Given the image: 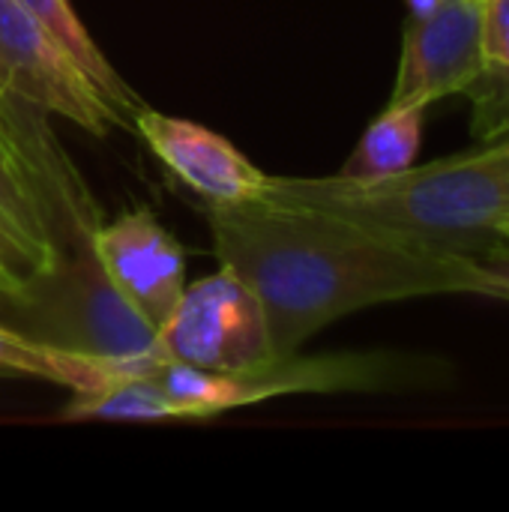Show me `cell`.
Instances as JSON below:
<instances>
[{"label":"cell","mask_w":509,"mask_h":512,"mask_svg":"<svg viewBox=\"0 0 509 512\" xmlns=\"http://www.w3.org/2000/svg\"><path fill=\"white\" fill-rule=\"evenodd\" d=\"M219 267L258 297L273 357L333 321L396 300L480 294L498 300V270L465 252L387 237L336 216L276 204H207Z\"/></svg>","instance_id":"cell-1"},{"label":"cell","mask_w":509,"mask_h":512,"mask_svg":"<svg viewBox=\"0 0 509 512\" xmlns=\"http://www.w3.org/2000/svg\"><path fill=\"white\" fill-rule=\"evenodd\" d=\"M261 201L489 258L498 246H509V138L375 180L270 177Z\"/></svg>","instance_id":"cell-2"},{"label":"cell","mask_w":509,"mask_h":512,"mask_svg":"<svg viewBox=\"0 0 509 512\" xmlns=\"http://www.w3.org/2000/svg\"><path fill=\"white\" fill-rule=\"evenodd\" d=\"M147 375L165 396L171 420H210L255 402L294 393H429L456 384L459 369L438 354L342 351L288 354L246 372H204L159 363Z\"/></svg>","instance_id":"cell-3"},{"label":"cell","mask_w":509,"mask_h":512,"mask_svg":"<svg viewBox=\"0 0 509 512\" xmlns=\"http://www.w3.org/2000/svg\"><path fill=\"white\" fill-rule=\"evenodd\" d=\"M0 204L21 231L33 273L54 270L105 222L99 201L48 123L0 81ZM33 276V279H36Z\"/></svg>","instance_id":"cell-4"},{"label":"cell","mask_w":509,"mask_h":512,"mask_svg":"<svg viewBox=\"0 0 509 512\" xmlns=\"http://www.w3.org/2000/svg\"><path fill=\"white\" fill-rule=\"evenodd\" d=\"M15 333L45 348L93 360L150 357L159 327L147 321L105 276L90 246L72 249L54 270L6 300Z\"/></svg>","instance_id":"cell-5"},{"label":"cell","mask_w":509,"mask_h":512,"mask_svg":"<svg viewBox=\"0 0 509 512\" xmlns=\"http://www.w3.org/2000/svg\"><path fill=\"white\" fill-rule=\"evenodd\" d=\"M150 360L153 366L180 363L204 372H246L273 360L255 291L225 267L186 285L156 333Z\"/></svg>","instance_id":"cell-6"},{"label":"cell","mask_w":509,"mask_h":512,"mask_svg":"<svg viewBox=\"0 0 509 512\" xmlns=\"http://www.w3.org/2000/svg\"><path fill=\"white\" fill-rule=\"evenodd\" d=\"M0 81L45 114L96 138L114 129L132 132V120L105 99L78 60L18 0H0Z\"/></svg>","instance_id":"cell-7"},{"label":"cell","mask_w":509,"mask_h":512,"mask_svg":"<svg viewBox=\"0 0 509 512\" xmlns=\"http://www.w3.org/2000/svg\"><path fill=\"white\" fill-rule=\"evenodd\" d=\"M486 69L483 0H438L426 15L408 18L405 24L387 105L429 108L465 93Z\"/></svg>","instance_id":"cell-8"},{"label":"cell","mask_w":509,"mask_h":512,"mask_svg":"<svg viewBox=\"0 0 509 512\" xmlns=\"http://www.w3.org/2000/svg\"><path fill=\"white\" fill-rule=\"evenodd\" d=\"M87 246L114 288L162 327L186 288V252L177 237L147 207H135L102 222Z\"/></svg>","instance_id":"cell-9"},{"label":"cell","mask_w":509,"mask_h":512,"mask_svg":"<svg viewBox=\"0 0 509 512\" xmlns=\"http://www.w3.org/2000/svg\"><path fill=\"white\" fill-rule=\"evenodd\" d=\"M132 132L207 204H258L267 192L270 177L225 135L195 120L162 114L144 102L132 120Z\"/></svg>","instance_id":"cell-10"},{"label":"cell","mask_w":509,"mask_h":512,"mask_svg":"<svg viewBox=\"0 0 509 512\" xmlns=\"http://www.w3.org/2000/svg\"><path fill=\"white\" fill-rule=\"evenodd\" d=\"M93 78V84L105 93V99L129 120H135L138 108L144 105L141 96L123 81V75L111 66L105 51L96 45L90 30L84 27L81 15L75 12L72 0H18Z\"/></svg>","instance_id":"cell-11"},{"label":"cell","mask_w":509,"mask_h":512,"mask_svg":"<svg viewBox=\"0 0 509 512\" xmlns=\"http://www.w3.org/2000/svg\"><path fill=\"white\" fill-rule=\"evenodd\" d=\"M426 108H399L384 105V111L369 123L345 165L336 177L345 180H375L390 177L414 165L423 138Z\"/></svg>","instance_id":"cell-12"},{"label":"cell","mask_w":509,"mask_h":512,"mask_svg":"<svg viewBox=\"0 0 509 512\" xmlns=\"http://www.w3.org/2000/svg\"><path fill=\"white\" fill-rule=\"evenodd\" d=\"M117 363L120 360L63 354L0 324V378H39L78 393L117 378Z\"/></svg>","instance_id":"cell-13"},{"label":"cell","mask_w":509,"mask_h":512,"mask_svg":"<svg viewBox=\"0 0 509 512\" xmlns=\"http://www.w3.org/2000/svg\"><path fill=\"white\" fill-rule=\"evenodd\" d=\"M471 99V132L480 144L509 138V69L492 66L462 93Z\"/></svg>","instance_id":"cell-14"},{"label":"cell","mask_w":509,"mask_h":512,"mask_svg":"<svg viewBox=\"0 0 509 512\" xmlns=\"http://www.w3.org/2000/svg\"><path fill=\"white\" fill-rule=\"evenodd\" d=\"M483 48L492 66L509 69V0H483Z\"/></svg>","instance_id":"cell-15"},{"label":"cell","mask_w":509,"mask_h":512,"mask_svg":"<svg viewBox=\"0 0 509 512\" xmlns=\"http://www.w3.org/2000/svg\"><path fill=\"white\" fill-rule=\"evenodd\" d=\"M24 288H27V279H24V276H21L9 261H3V258H0V297H3V300L18 297Z\"/></svg>","instance_id":"cell-16"},{"label":"cell","mask_w":509,"mask_h":512,"mask_svg":"<svg viewBox=\"0 0 509 512\" xmlns=\"http://www.w3.org/2000/svg\"><path fill=\"white\" fill-rule=\"evenodd\" d=\"M438 0H408V9H411V15L408 18H417V15H426L432 6H435Z\"/></svg>","instance_id":"cell-17"}]
</instances>
